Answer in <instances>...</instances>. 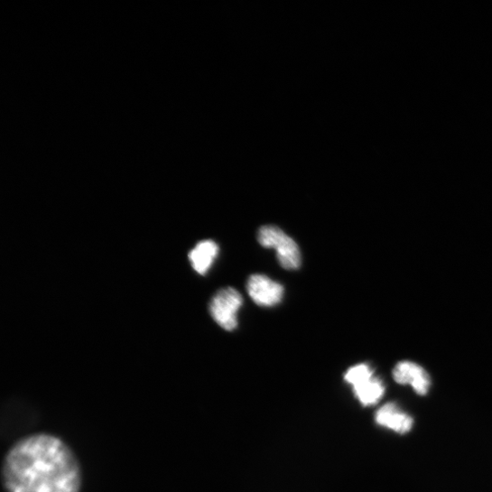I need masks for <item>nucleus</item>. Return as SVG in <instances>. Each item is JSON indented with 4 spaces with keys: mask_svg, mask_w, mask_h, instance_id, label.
<instances>
[{
    "mask_svg": "<svg viewBox=\"0 0 492 492\" xmlns=\"http://www.w3.org/2000/svg\"><path fill=\"white\" fill-rule=\"evenodd\" d=\"M374 376L373 369L367 364L350 367L345 375V380L353 386Z\"/></svg>",
    "mask_w": 492,
    "mask_h": 492,
    "instance_id": "obj_9",
    "label": "nucleus"
},
{
    "mask_svg": "<svg viewBox=\"0 0 492 492\" xmlns=\"http://www.w3.org/2000/svg\"><path fill=\"white\" fill-rule=\"evenodd\" d=\"M357 400L364 406L376 404L384 395L385 385L375 376L353 386Z\"/></svg>",
    "mask_w": 492,
    "mask_h": 492,
    "instance_id": "obj_8",
    "label": "nucleus"
},
{
    "mask_svg": "<svg viewBox=\"0 0 492 492\" xmlns=\"http://www.w3.org/2000/svg\"><path fill=\"white\" fill-rule=\"evenodd\" d=\"M393 377L401 385H411L419 395L424 396L431 387V377L420 365L403 361L393 370Z\"/></svg>",
    "mask_w": 492,
    "mask_h": 492,
    "instance_id": "obj_5",
    "label": "nucleus"
},
{
    "mask_svg": "<svg viewBox=\"0 0 492 492\" xmlns=\"http://www.w3.org/2000/svg\"><path fill=\"white\" fill-rule=\"evenodd\" d=\"M243 305L240 292L233 287L218 291L210 304L214 320L224 330L232 331L237 327V313Z\"/></svg>",
    "mask_w": 492,
    "mask_h": 492,
    "instance_id": "obj_3",
    "label": "nucleus"
},
{
    "mask_svg": "<svg viewBox=\"0 0 492 492\" xmlns=\"http://www.w3.org/2000/svg\"><path fill=\"white\" fill-rule=\"evenodd\" d=\"M375 419L378 425L400 434L408 433L413 426V418L394 404L381 407L376 413Z\"/></svg>",
    "mask_w": 492,
    "mask_h": 492,
    "instance_id": "obj_6",
    "label": "nucleus"
},
{
    "mask_svg": "<svg viewBox=\"0 0 492 492\" xmlns=\"http://www.w3.org/2000/svg\"><path fill=\"white\" fill-rule=\"evenodd\" d=\"M218 252L219 247L214 241H202L190 252L189 259L193 269L205 275L218 257Z\"/></svg>",
    "mask_w": 492,
    "mask_h": 492,
    "instance_id": "obj_7",
    "label": "nucleus"
},
{
    "mask_svg": "<svg viewBox=\"0 0 492 492\" xmlns=\"http://www.w3.org/2000/svg\"><path fill=\"white\" fill-rule=\"evenodd\" d=\"M8 492H79L78 461L60 440L38 434L17 442L4 464Z\"/></svg>",
    "mask_w": 492,
    "mask_h": 492,
    "instance_id": "obj_1",
    "label": "nucleus"
},
{
    "mask_svg": "<svg viewBox=\"0 0 492 492\" xmlns=\"http://www.w3.org/2000/svg\"><path fill=\"white\" fill-rule=\"evenodd\" d=\"M258 242L265 248H273L277 253L281 266L287 270H295L302 265L300 247L284 232L274 226H265L258 232Z\"/></svg>",
    "mask_w": 492,
    "mask_h": 492,
    "instance_id": "obj_2",
    "label": "nucleus"
},
{
    "mask_svg": "<svg viewBox=\"0 0 492 492\" xmlns=\"http://www.w3.org/2000/svg\"><path fill=\"white\" fill-rule=\"evenodd\" d=\"M252 301L260 307H274L283 300V287L264 274H253L247 282Z\"/></svg>",
    "mask_w": 492,
    "mask_h": 492,
    "instance_id": "obj_4",
    "label": "nucleus"
}]
</instances>
